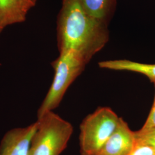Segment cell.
I'll return each mask as SVG.
<instances>
[{
  "label": "cell",
  "mask_w": 155,
  "mask_h": 155,
  "mask_svg": "<svg viewBox=\"0 0 155 155\" xmlns=\"http://www.w3.org/2000/svg\"><path fill=\"white\" fill-rule=\"evenodd\" d=\"M127 155H155V150L148 144L136 140L133 149Z\"/></svg>",
  "instance_id": "8fae6325"
},
{
  "label": "cell",
  "mask_w": 155,
  "mask_h": 155,
  "mask_svg": "<svg viewBox=\"0 0 155 155\" xmlns=\"http://www.w3.org/2000/svg\"><path fill=\"white\" fill-rule=\"evenodd\" d=\"M87 63L72 51H63L52 63L54 77L50 89L38 111V118L56 109L71 83L83 71Z\"/></svg>",
  "instance_id": "3957f363"
},
{
  "label": "cell",
  "mask_w": 155,
  "mask_h": 155,
  "mask_svg": "<svg viewBox=\"0 0 155 155\" xmlns=\"http://www.w3.org/2000/svg\"><path fill=\"white\" fill-rule=\"evenodd\" d=\"M36 122L28 155H61L72 135V125L53 111L46 113Z\"/></svg>",
  "instance_id": "7a4b0ae2"
},
{
  "label": "cell",
  "mask_w": 155,
  "mask_h": 155,
  "mask_svg": "<svg viewBox=\"0 0 155 155\" xmlns=\"http://www.w3.org/2000/svg\"><path fill=\"white\" fill-rule=\"evenodd\" d=\"M98 65L102 68L111 70L139 73L146 76L150 82L155 83V64H147L127 59H120L100 61Z\"/></svg>",
  "instance_id": "ba28073f"
},
{
  "label": "cell",
  "mask_w": 155,
  "mask_h": 155,
  "mask_svg": "<svg viewBox=\"0 0 155 155\" xmlns=\"http://www.w3.org/2000/svg\"><path fill=\"white\" fill-rule=\"evenodd\" d=\"M33 0H0V25H8L25 21L29 11L35 5Z\"/></svg>",
  "instance_id": "52a82bcc"
},
{
  "label": "cell",
  "mask_w": 155,
  "mask_h": 155,
  "mask_svg": "<svg viewBox=\"0 0 155 155\" xmlns=\"http://www.w3.org/2000/svg\"><path fill=\"white\" fill-rule=\"evenodd\" d=\"M59 52L72 51L87 63L109 40L106 22L90 16L78 0H63L58 21Z\"/></svg>",
  "instance_id": "6da1fadb"
},
{
  "label": "cell",
  "mask_w": 155,
  "mask_h": 155,
  "mask_svg": "<svg viewBox=\"0 0 155 155\" xmlns=\"http://www.w3.org/2000/svg\"><path fill=\"white\" fill-rule=\"evenodd\" d=\"M154 84L155 87V83ZM153 128H155V95L153 103L150 110V114H148L146 121L144 123L143 127L140 129V130H146Z\"/></svg>",
  "instance_id": "7c38bea8"
},
{
  "label": "cell",
  "mask_w": 155,
  "mask_h": 155,
  "mask_svg": "<svg viewBox=\"0 0 155 155\" xmlns=\"http://www.w3.org/2000/svg\"><path fill=\"white\" fill-rule=\"evenodd\" d=\"M3 29H4V28H2V27L1 26V25H0V33H1V32L2 31Z\"/></svg>",
  "instance_id": "4fadbf2b"
},
{
  "label": "cell",
  "mask_w": 155,
  "mask_h": 155,
  "mask_svg": "<svg viewBox=\"0 0 155 155\" xmlns=\"http://www.w3.org/2000/svg\"><path fill=\"white\" fill-rule=\"evenodd\" d=\"M33 1H35L36 3V1H37V0H33Z\"/></svg>",
  "instance_id": "5bb4252c"
},
{
  "label": "cell",
  "mask_w": 155,
  "mask_h": 155,
  "mask_svg": "<svg viewBox=\"0 0 155 155\" xmlns=\"http://www.w3.org/2000/svg\"><path fill=\"white\" fill-rule=\"evenodd\" d=\"M37 122L25 127L15 128L5 133L0 143V155H28Z\"/></svg>",
  "instance_id": "5b68a950"
},
{
  "label": "cell",
  "mask_w": 155,
  "mask_h": 155,
  "mask_svg": "<svg viewBox=\"0 0 155 155\" xmlns=\"http://www.w3.org/2000/svg\"><path fill=\"white\" fill-rule=\"evenodd\" d=\"M135 143L134 132L121 118L116 131L95 155H127Z\"/></svg>",
  "instance_id": "8992f818"
},
{
  "label": "cell",
  "mask_w": 155,
  "mask_h": 155,
  "mask_svg": "<svg viewBox=\"0 0 155 155\" xmlns=\"http://www.w3.org/2000/svg\"><path fill=\"white\" fill-rule=\"evenodd\" d=\"M134 133L136 141L148 144L155 150V128L146 130L140 129Z\"/></svg>",
  "instance_id": "30bf717a"
},
{
  "label": "cell",
  "mask_w": 155,
  "mask_h": 155,
  "mask_svg": "<svg viewBox=\"0 0 155 155\" xmlns=\"http://www.w3.org/2000/svg\"><path fill=\"white\" fill-rule=\"evenodd\" d=\"M90 16L106 22L110 15L115 0H78Z\"/></svg>",
  "instance_id": "9c48e42d"
},
{
  "label": "cell",
  "mask_w": 155,
  "mask_h": 155,
  "mask_svg": "<svg viewBox=\"0 0 155 155\" xmlns=\"http://www.w3.org/2000/svg\"><path fill=\"white\" fill-rule=\"evenodd\" d=\"M121 119L108 107H100L86 117L80 125L81 155H95L116 131Z\"/></svg>",
  "instance_id": "277c9868"
}]
</instances>
